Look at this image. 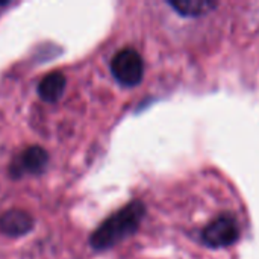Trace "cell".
I'll list each match as a JSON object with an SVG mask.
<instances>
[{"label": "cell", "mask_w": 259, "mask_h": 259, "mask_svg": "<svg viewBox=\"0 0 259 259\" xmlns=\"http://www.w3.org/2000/svg\"><path fill=\"white\" fill-rule=\"evenodd\" d=\"M33 219L21 209H9L0 217V232L8 237H23L33 229Z\"/></svg>", "instance_id": "cell-5"}, {"label": "cell", "mask_w": 259, "mask_h": 259, "mask_svg": "<svg viewBox=\"0 0 259 259\" xmlns=\"http://www.w3.org/2000/svg\"><path fill=\"white\" fill-rule=\"evenodd\" d=\"M49 155L39 146H32L23 150L11 165V175L20 178L23 175H39L47 168Z\"/></svg>", "instance_id": "cell-4"}, {"label": "cell", "mask_w": 259, "mask_h": 259, "mask_svg": "<svg viewBox=\"0 0 259 259\" xmlns=\"http://www.w3.org/2000/svg\"><path fill=\"white\" fill-rule=\"evenodd\" d=\"M65 85H67L65 76L61 71H53L42 77V80L38 85V94L44 102L55 103L62 97L65 91Z\"/></svg>", "instance_id": "cell-6"}, {"label": "cell", "mask_w": 259, "mask_h": 259, "mask_svg": "<svg viewBox=\"0 0 259 259\" xmlns=\"http://www.w3.org/2000/svg\"><path fill=\"white\" fill-rule=\"evenodd\" d=\"M168 5L181 15L199 17L215 9L219 3L211 2V0H173V2H168Z\"/></svg>", "instance_id": "cell-7"}, {"label": "cell", "mask_w": 259, "mask_h": 259, "mask_svg": "<svg viewBox=\"0 0 259 259\" xmlns=\"http://www.w3.org/2000/svg\"><path fill=\"white\" fill-rule=\"evenodd\" d=\"M240 228L235 217L225 214L212 220L202 232V241L212 249L228 247L238 241Z\"/></svg>", "instance_id": "cell-3"}, {"label": "cell", "mask_w": 259, "mask_h": 259, "mask_svg": "<svg viewBox=\"0 0 259 259\" xmlns=\"http://www.w3.org/2000/svg\"><path fill=\"white\" fill-rule=\"evenodd\" d=\"M111 73L118 83L135 87L143 80L144 62L141 55L134 49L120 50L111 61Z\"/></svg>", "instance_id": "cell-2"}, {"label": "cell", "mask_w": 259, "mask_h": 259, "mask_svg": "<svg viewBox=\"0 0 259 259\" xmlns=\"http://www.w3.org/2000/svg\"><path fill=\"white\" fill-rule=\"evenodd\" d=\"M146 214V206L140 200L127 203L123 209L109 215L90 237V244L96 250H108L137 232Z\"/></svg>", "instance_id": "cell-1"}]
</instances>
